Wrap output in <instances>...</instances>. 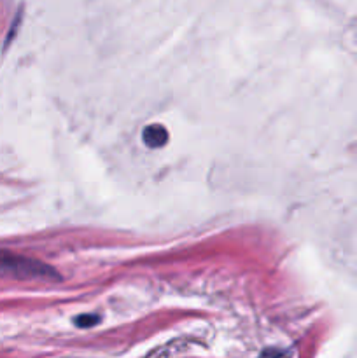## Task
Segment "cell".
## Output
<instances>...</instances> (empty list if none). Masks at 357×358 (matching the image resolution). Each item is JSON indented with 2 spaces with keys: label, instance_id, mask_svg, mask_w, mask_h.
<instances>
[{
  "label": "cell",
  "instance_id": "1",
  "mask_svg": "<svg viewBox=\"0 0 357 358\" xmlns=\"http://www.w3.org/2000/svg\"><path fill=\"white\" fill-rule=\"evenodd\" d=\"M0 276H13L20 280H58V275L46 262L27 255L0 250Z\"/></svg>",
  "mask_w": 357,
  "mask_h": 358
},
{
  "label": "cell",
  "instance_id": "2",
  "mask_svg": "<svg viewBox=\"0 0 357 358\" xmlns=\"http://www.w3.org/2000/svg\"><path fill=\"white\" fill-rule=\"evenodd\" d=\"M142 140L149 149H160L168 142V131L161 124H149L144 128Z\"/></svg>",
  "mask_w": 357,
  "mask_h": 358
},
{
  "label": "cell",
  "instance_id": "3",
  "mask_svg": "<svg viewBox=\"0 0 357 358\" xmlns=\"http://www.w3.org/2000/svg\"><path fill=\"white\" fill-rule=\"evenodd\" d=\"M98 320H100V318H98L97 315H80V317L76 318V325L83 329L93 327V325L98 324Z\"/></svg>",
  "mask_w": 357,
  "mask_h": 358
}]
</instances>
